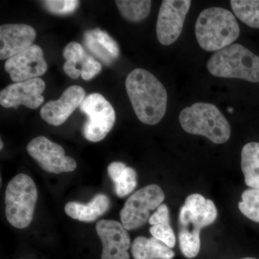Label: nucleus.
Wrapping results in <instances>:
<instances>
[{
    "label": "nucleus",
    "mask_w": 259,
    "mask_h": 259,
    "mask_svg": "<svg viewBox=\"0 0 259 259\" xmlns=\"http://www.w3.org/2000/svg\"><path fill=\"white\" fill-rule=\"evenodd\" d=\"M206 66L216 77L259 82V57L241 44H231L216 51Z\"/></svg>",
    "instance_id": "obj_5"
},
{
    "label": "nucleus",
    "mask_w": 259,
    "mask_h": 259,
    "mask_svg": "<svg viewBox=\"0 0 259 259\" xmlns=\"http://www.w3.org/2000/svg\"><path fill=\"white\" fill-rule=\"evenodd\" d=\"M84 90L78 85L66 89L60 98L47 102L40 110L42 120L51 125L64 124L84 100Z\"/></svg>",
    "instance_id": "obj_14"
},
{
    "label": "nucleus",
    "mask_w": 259,
    "mask_h": 259,
    "mask_svg": "<svg viewBox=\"0 0 259 259\" xmlns=\"http://www.w3.org/2000/svg\"><path fill=\"white\" fill-rule=\"evenodd\" d=\"M191 5L190 0L162 2L156 23V35L160 44L169 46L177 41L182 33Z\"/></svg>",
    "instance_id": "obj_10"
},
{
    "label": "nucleus",
    "mask_w": 259,
    "mask_h": 259,
    "mask_svg": "<svg viewBox=\"0 0 259 259\" xmlns=\"http://www.w3.org/2000/svg\"><path fill=\"white\" fill-rule=\"evenodd\" d=\"M241 168L245 185L259 190V143L250 142L241 151Z\"/></svg>",
    "instance_id": "obj_20"
},
{
    "label": "nucleus",
    "mask_w": 259,
    "mask_h": 259,
    "mask_svg": "<svg viewBox=\"0 0 259 259\" xmlns=\"http://www.w3.org/2000/svg\"><path fill=\"white\" fill-rule=\"evenodd\" d=\"M110 200L107 195L98 194L88 204L69 202L65 205V212L72 219L81 222L91 223L107 212Z\"/></svg>",
    "instance_id": "obj_17"
},
{
    "label": "nucleus",
    "mask_w": 259,
    "mask_h": 259,
    "mask_svg": "<svg viewBox=\"0 0 259 259\" xmlns=\"http://www.w3.org/2000/svg\"><path fill=\"white\" fill-rule=\"evenodd\" d=\"M241 259H257V258H252V257H247V258H241Z\"/></svg>",
    "instance_id": "obj_29"
},
{
    "label": "nucleus",
    "mask_w": 259,
    "mask_h": 259,
    "mask_svg": "<svg viewBox=\"0 0 259 259\" xmlns=\"http://www.w3.org/2000/svg\"><path fill=\"white\" fill-rule=\"evenodd\" d=\"M240 33L241 29L234 15L225 8L204 9L196 21V38L204 51L221 50L236 41Z\"/></svg>",
    "instance_id": "obj_3"
},
{
    "label": "nucleus",
    "mask_w": 259,
    "mask_h": 259,
    "mask_svg": "<svg viewBox=\"0 0 259 259\" xmlns=\"http://www.w3.org/2000/svg\"><path fill=\"white\" fill-rule=\"evenodd\" d=\"M36 31L25 24H6L0 27V59H9L32 46Z\"/></svg>",
    "instance_id": "obj_15"
},
{
    "label": "nucleus",
    "mask_w": 259,
    "mask_h": 259,
    "mask_svg": "<svg viewBox=\"0 0 259 259\" xmlns=\"http://www.w3.org/2000/svg\"><path fill=\"white\" fill-rule=\"evenodd\" d=\"M83 42L89 51L106 65L111 64L120 55L117 42L101 29L95 28L85 32Z\"/></svg>",
    "instance_id": "obj_16"
},
{
    "label": "nucleus",
    "mask_w": 259,
    "mask_h": 259,
    "mask_svg": "<svg viewBox=\"0 0 259 259\" xmlns=\"http://www.w3.org/2000/svg\"><path fill=\"white\" fill-rule=\"evenodd\" d=\"M63 56L66 59L64 71L71 79H76L81 75L79 66L82 67L89 55L87 54L82 46L76 42H71L65 47Z\"/></svg>",
    "instance_id": "obj_21"
},
{
    "label": "nucleus",
    "mask_w": 259,
    "mask_h": 259,
    "mask_svg": "<svg viewBox=\"0 0 259 259\" xmlns=\"http://www.w3.org/2000/svg\"><path fill=\"white\" fill-rule=\"evenodd\" d=\"M42 3L49 13L58 15L71 14L77 9L80 3L77 0H47Z\"/></svg>",
    "instance_id": "obj_26"
},
{
    "label": "nucleus",
    "mask_w": 259,
    "mask_h": 259,
    "mask_svg": "<svg viewBox=\"0 0 259 259\" xmlns=\"http://www.w3.org/2000/svg\"><path fill=\"white\" fill-rule=\"evenodd\" d=\"M113 183L117 197L122 198L132 193L137 187V173L136 170L131 167L126 166Z\"/></svg>",
    "instance_id": "obj_25"
},
{
    "label": "nucleus",
    "mask_w": 259,
    "mask_h": 259,
    "mask_svg": "<svg viewBox=\"0 0 259 259\" xmlns=\"http://www.w3.org/2000/svg\"><path fill=\"white\" fill-rule=\"evenodd\" d=\"M165 199L161 187L150 185L138 190L126 201L120 215L122 226L134 231L144 226L150 219V212L157 209Z\"/></svg>",
    "instance_id": "obj_7"
},
{
    "label": "nucleus",
    "mask_w": 259,
    "mask_h": 259,
    "mask_svg": "<svg viewBox=\"0 0 259 259\" xmlns=\"http://www.w3.org/2000/svg\"><path fill=\"white\" fill-rule=\"evenodd\" d=\"M37 200V187L31 177L25 174L13 177L5 191V214L8 223L18 229L28 227Z\"/></svg>",
    "instance_id": "obj_6"
},
{
    "label": "nucleus",
    "mask_w": 259,
    "mask_h": 259,
    "mask_svg": "<svg viewBox=\"0 0 259 259\" xmlns=\"http://www.w3.org/2000/svg\"><path fill=\"white\" fill-rule=\"evenodd\" d=\"M48 65L40 47L32 45L27 50L5 61V69L15 83L34 79L47 72Z\"/></svg>",
    "instance_id": "obj_11"
},
{
    "label": "nucleus",
    "mask_w": 259,
    "mask_h": 259,
    "mask_svg": "<svg viewBox=\"0 0 259 259\" xmlns=\"http://www.w3.org/2000/svg\"><path fill=\"white\" fill-rule=\"evenodd\" d=\"M45 81L40 78L25 80L10 84L0 93V104L5 108H16L19 105L36 109L44 103Z\"/></svg>",
    "instance_id": "obj_12"
},
{
    "label": "nucleus",
    "mask_w": 259,
    "mask_h": 259,
    "mask_svg": "<svg viewBox=\"0 0 259 259\" xmlns=\"http://www.w3.org/2000/svg\"><path fill=\"white\" fill-rule=\"evenodd\" d=\"M125 88L135 113L141 122L154 125L163 119L168 95L163 83L154 75L141 68L133 70L126 78Z\"/></svg>",
    "instance_id": "obj_1"
},
{
    "label": "nucleus",
    "mask_w": 259,
    "mask_h": 259,
    "mask_svg": "<svg viewBox=\"0 0 259 259\" xmlns=\"http://www.w3.org/2000/svg\"><path fill=\"white\" fill-rule=\"evenodd\" d=\"M96 231L102 243L101 259H130L131 238L122 224L101 220L97 223Z\"/></svg>",
    "instance_id": "obj_13"
},
{
    "label": "nucleus",
    "mask_w": 259,
    "mask_h": 259,
    "mask_svg": "<svg viewBox=\"0 0 259 259\" xmlns=\"http://www.w3.org/2000/svg\"><path fill=\"white\" fill-rule=\"evenodd\" d=\"M27 151L42 169L59 174L74 171L77 163L74 158L66 156L64 148L45 136H38L27 146Z\"/></svg>",
    "instance_id": "obj_9"
},
{
    "label": "nucleus",
    "mask_w": 259,
    "mask_h": 259,
    "mask_svg": "<svg viewBox=\"0 0 259 259\" xmlns=\"http://www.w3.org/2000/svg\"><path fill=\"white\" fill-rule=\"evenodd\" d=\"M115 3L125 20L132 23H139L149 15L152 2L149 0H117Z\"/></svg>",
    "instance_id": "obj_22"
},
{
    "label": "nucleus",
    "mask_w": 259,
    "mask_h": 259,
    "mask_svg": "<svg viewBox=\"0 0 259 259\" xmlns=\"http://www.w3.org/2000/svg\"><path fill=\"white\" fill-rule=\"evenodd\" d=\"M79 108L88 116L83 126V137L94 143L102 141L115 122V112L111 104L100 94L93 93L85 97Z\"/></svg>",
    "instance_id": "obj_8"
},
{
    "label": "nucleus",
    "mask_w": 259,
    "mask_h": 259,
    "mask_svg": "<svg viewBox=\"0 0 259 259\" xmlns=\"http://www.w3.org/2000/svg\"><path fill=\"white\" fill-rule=\"evenodd\" d=\"M180 125L188 134L202 136L215 144H223L231 137L229 122L215 105L196 102L180 112Z\"/></svg>",
    "instance_id": "obj_4"
},
{
    "label": "nucleus",
    "mask_w": 259,
    "mask_h": 259,
    "mask_svg": "<svg viewBox=\"0 0 259 259\" xmlns=\"http://www.w3.org/2000/svg\"><path fill=\"white\" fill-rule=\"evenodd\" d=\"M235 15L248 27L259 28V0H231Z\"/></svg>",
    "instance_id": "obj_23"
},
{
    "label": "nucleus",
    "mask_w": 259,
    "mask_h": 259,
    "mask_svg": "<svg viewBox=\"0 0 259 259\" xmlns=\"http://www.w3.org/2000/svg\"><path fill=\"white\" fill-rule=\"evenodd\" d=\"M101 64L98 61H95L93 56H89L81 67V78L85 81H90L97 76L101 71Z\"/></svg>",
    "instance_id": "obj_27"
},
{
    "label": "nucleus",
    "mask_w": 259,
    "mask_h": 259,
    "mask_svg": "<svg viewBox=\"0 0 259 259\" xmlns=\"http://www.w3.org/2000/svg\"><path fill=\"white\" fill-rule=\"evenodd\" d=\"M218 217L215 204L202 194H192L186 199L179 216V241L186 258H193L200 250V231Z\"/></svg>",
    "instance_id": "obj_2"
},
{
    "label": "nucleus",
    "mask_w": 259,
    "mask_h": 259,
    "mask_svg": "<svg viewBox=\"0 0 259 259\" xmlns=\"http://www.w3.org/2000/svg\"><path fill=\"white\" fill-rule=\"evenodd\" d=\"M242 200L238 204L240 211L253 222L259 223V190L248 189L242 193Z\"/></svg>",
    "instance_id": "obj_24"
},
{
    "label": "nucleus",
    "mask_w": 259,
    "mask_h": 259,
    "mask_svg": "<svg viewBox=\"0 0 259 259\" xmlns=\"http://www.w3.org/2000/svg\"><path fill=\"white\" fill-rule=\"evenodd\" d=\"M0 144H1V147H0V149H3V141H0Z\"/></svg>",
    "instance_id": "obj_28"
},
{
    "label": "nucleus",
    "mask_w": 259,
    "mask_h": 259,
    "mask_svg": "<svg viewBox=\"0 0 259 259\" xmlns=\"http://www.w3.org/2000/svg\"><path fill=\"white\" fill-rule=\"evenodd\" d=\"M134 259H173L175 253L171 248L154 238L139 236L131 245Z\"/></svg>",
    "instance_id": "obj_18"
},
{
    "label": "nucleus",
    "mask_w": 259,
    "mask_h": 259,
    "mask_svg": "<svg viewBox=\"0 0 259 259\" xmlns=\"http://www.w3.org/2000/svg\"><path fill=\"white\" fill-rule=\"evenodd\" d=\"M150 225V233L153 238L164 243L169 248H174L176 245V236L170 226L169 210L166 204H161L153 213L148 221Z\"/></svg>",
    "instance_id": "obj_19"
}]
</instances>
